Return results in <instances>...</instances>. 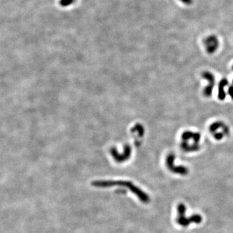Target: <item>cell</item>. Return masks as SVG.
<instances>
[{
    "label": "cell",
    "instance_id": "obj_1",
    "mask_svg": "<svg viewBox=\"0 0 233 233\" xmlns=\"http://www.w3.org/2000/svg\"><path fill=\"white\" fill-rule=\"evenodd\" d=\"M92 185L96 187H111L114 185H119L129 189L132 193L135 194L142 203L148 204L150 203V198L148 194L135 185L133 183L128 181H95L92 183Z\"/></svg>",
    "mask_w": 233,
    "mask_h": 233
},
{
    "label": "cell",
    "instance_id": "obj_2",
    "mask_svg": "<svg viewBox=\"0 0 233 233\" xmlns=\"http://www.w3.org/2000/svg\"><path fill=\"white\" fill-rule=\"evenodd\" d=\"M177 217L176 218V222L178 225L183 227H188L191 224H199L203 221V217L198 214H193L187 217L185 216L186 207L183 203H179L177 207Z\"/></svg>",
    "mask_w": 233,
    "mask_h": 233
},
{
    "label": "cell",
    "instance_id": "obj_3",
    "mask_svg": "<svg viewBox=\"0 0 233 233\" xmlns=\"http://www.w3.org/2000/svg\"><path fill=\"white\" fill-rule=\"evenodd\" d=\"M175 155L173 153H170L168 154L166 158V165H167L168 169L170 170V172L181 175H187L189 172L188 168L184 165H175Z\"/></svg>",
    "mask_w": 233,
    "mask_h": 233
},
{
    "label": "cell",
    "instance_id": "obj_4",
    "mask_svg": "<svg viewBox=\"0 0 233 233\" xmlns=\"http://www.w3.org/2000/svg\"><path fill=\"white\" fill-rule=\"evenodd\" d=\"M205 48L207 53L214 54L219 47V40L216 35H209L203 41Z\"/></svg>",
    "mask_w": 233,
    "mask_h": 233
},
{
    "label": "cell",
    "instance_id": "obj_5",
    "mask_svg": "<svg viewBox=\"0 0 233 233\" xmlns=\"http://www.w3.org/2000/svg\"><path fill=\"white\" fill-rule=\"evenodd\" d=\"M201 76L204 79L207 80L209 82V84L204 88L203 95L205 96L206 97H211L215 85L214 75L209 71H203L202 72Z\"/></svg>",
    "mask_w": 233,
    "mask_h": 233
},
{
    "label": "cell",
    "instance_id": "obj_6",
    "mask_svg": "<svg viewBox=\"0 0 233 233\" xmlns=\"http://www.w3.org/2000/svg\"><path fill=\"white\" fill-rule=\"evenodd\" d=\"M181 138L183 141H192L194 143L199 144L201 139V134L199 132H194L192 131H185L181 134Z\"/></svg>",
    "mask_w": 233,
    "mask_h": 233
},
{
    "label": "cell",
    "instance_id": "obj_7",
    "mask_svg": "<svg viewBox=\"0 0 233 233\" xmlns=\"http://www.w3.org/2000/svg\"><path fill=\"white\" fill-rule=\"evenodd\" d=\"M229 84V81L227 79H223L218 84V93H217V98L220 100H224L226 97V93L225 91V87Z\"/></svg>",
    "mask_w": 233,
    "mask_h": 233
},
{
    "label": "cell",
    "instance_id": "obj_8",
    "mask_svg": "<svg viewBox=\"0 0 233 233\" xmlns=\"http://www.w3.org/2000/svg\"><path fill=\"white\" fill-rule=\"evenodd\" d=\"M180 147L184 152H197L200 149V146L199 144H189L188 142L183 141L181 142Z\"/></svg>",
    "mask_w": 233,
    "mask_h": 233
},
{
    "label": "cell",
    "instance_id": "obj_9",
    "mask_svg": "<svg viewBox=\"0 0 233 233\" xmlns=\"http://www.w3.org/2000/svg\"><path fill=\"white\" fill-rule=\"evenodd\" d=\"M225 124V123H222L221 121L214 122V123H212L211 124V126H209V131H211V133L212 134H213L217 132L219 129L222 128L224 126Z\"/></svg>",
    "mask_w": 233,
    "mask_h": 233
},
{
    "label": "cell",
    "instance_id": "obj_10",
    "mask_svg": "<svg viewBox=\"0 0 233 233\" xmlns=\"http://www.w3.org/2000/svg\"><path fill=\"white\" fill-rule=\"evenodd\" d=\"M213 135V137H214V139L217 140V141H220L225 136V135L223 131H217L216 133H214L212 134Z\"/></svg>",
    "mask_w": 233,
    "mask_h": 233
},
{
    "label": "cell",
    "instance_id": "obj_11",
    "mask_svg": "<svg viewBox=\"0 0 233 233\" xmlns=\"http://www.w3.org/2000/svg\"><path fill=\"white\" fill-rule=\"evenodd\" d=\"M134 129H135V131H137L139 132V135L140 137H142L144 135V128L143 127H142L141 124H138L137 125H136L134 127Z\"/></svg>",
    "mask_w": 233,
    "mask_h": 233
},
{
    "label": "cell",
    "instance_id": "obj_12",
    "mask_svg": "<svg viewBox=\"0 0 233 233\" xmlns=\"http://www.w3.org/2000/svg\"><path fill=\"white\" fill-rule=\"evenodd\" d=\"M228 95H229L230 98H231V99L233 100V85H230L228 88Z\"/></svg>",
    "mask_w": 233,
    "mask_h": 233
},
{
    "label": "cell",
    "instance_id": "obj_13",
    "mask_svg": "<svg viewBox=\"0 0 233 233\" xmlns=\"http://www.w3.org/2000/svg\"><path fill=\"white\" fill-rule=\"evenodd\" d=\"M180 1L186 5H190L193 2V0H180Z\"/></svg>",
    "mask_w": 233,
    "mask_h": 233
},
{
    "label": "cell",
    "instance_id": "obj_14",
    "mask_svg": "<svg viewBox=\"0 0 233 233\" xmlns=\"http://www.w3.org/2000/svg\"><path fill=\"white\" fill-rule=\"evenodd\" d=\"M232 70H233V66H232Z\"/></svg>",
    "mask_w": 233,
    "mask_h": 233
},
{
    "label": "cell",
    "instance_id": "obj_15",
    "mask_svg": "<svg viewBox=\"0 0 233 233\" xmlns=\"http://www.w3.org/2000/svg\"><path fill=\"white\" fill-rule=\"evenodd\" d=\"M232 84H233V80H232Z\"/></svg>",
    "mask_w": 233,
    "mask_h": 233
}]
</instances>
